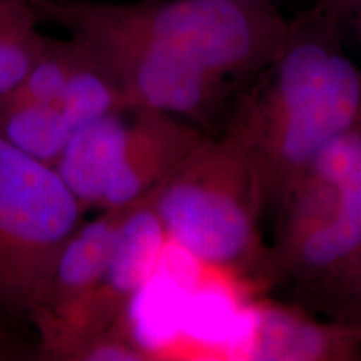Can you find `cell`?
<instances>
[{
  "label": "cell",
  "mask_w": 361,
  "mask_h": 361,
  "mask_svg": "<svg viewBox=\"0 0 361 361\" xmlns=\"http://www.w3.org/2000/svg\"><path fill=\"white\" fill-rule=\"evenodd\" d=\"M30 2L40 13H67L151 40L243 89L276 59L288 34V20L269 0Z\"/></svg>",
  "instance_id": "cell-3"
},
{
  "label": "cell",
  "mask_w": 361,
  "mask_h": 361,
  "mask_svg": "<svg viewBox=\"0 0 361 361\" xmlns=\"http://www.w3.org/2000/svg\"><path fill=\"white\" fill-rule=\"evenodd\" d=\"M271 229L266 288L308 308L361 250V117L303 171Z\"/></svg>",
  "instance_id": "cell-4"
},
{
  "label": "cell",
  "mask_w": 361,
  "mask_h": 361,
  "mask_svg": "<svg viewBox=\"0 0 361 361\" xmlns=\"http://www.w3.org/2000/svg\"><path fill=\"white\" fill-rule=\"evenodd\" d=\"M74 129L57 104L29 102L0 107V135L27 156L56 166Z\"/></svg>",
  "instance_id": "cell-10"
},
{
  "label": "cell",
  "mask_w": 361,
  "mask_h": 361,
  "mask_svg": "<svg viewBox=\"0 0 361 361\" xmlns=\"http://www.w3.org/2000/svg\"><path fill=\"white\" fill-rule=\"evenodd\" d=\"M250 326L236 360H361V326L316 319L305 306L259 298L247 305Z\"/></svg>",
  "instance_id": "cell-7"
},
{
  "label": "cell",
  "mask_w": 361,
  "mask_h": 361,
  "mask_svg": "<svg viewBox=\"0 0 361 361\" xmlns=\"http://www.w3.org/2000/svg\"><path fill=\"white\" fill-rule=\"evenodd\" d=\"M82 207L54 166L0 135V310L34 318Z\"/></svg>",
  "instance_id": "cell-5"
},
{
  "label": "cell",
  "mask_w": 361,
  "mask_h": 361,
  "mask_svg": "<svg viewBox=\"0 0 361 361\" xmlns=\"http://www.w3.org/2000/svg\"><path fill=\"white\" fill-rule=\"evenodd\" d=\"M129 128V106L109 112L72 134L54 168L82 206L101 207L107 180L119 164Z\"/></svg>",
  "instance_id": "cell-9"
},
{
  "label": "cell",
  "mask_w": 361,
  "mask_h": 361,
  "mask_svg": "<svg viewBox=\"0 0 361 361\" xmlns=\"http://www.w3.org/2000/svg\"><path fill=\"white\" fill-rule=\"evenodd\" d=\"M360 2L361 0H316L314 6L331 13L333 17H336V19H340L345 24L348 17H353L355 8L358 7Z\"/></svg>",
  "instance_id": "cell-13"
},
{
  "label": "cell",
  "mask_w": 361,
  "mask_h": 361,
  "mask_svg": "<svg viewBox=\"0 0 361 361\" xmlns=\"http://www.w3.org/2000/svg\"><path fill=\"white\" fill-rule=\"evenodd\" d=\"M353 17L356 19V29H358V37H360V42H361V2L358 4V7L355 8Z\"/></svg>",
  "instance_id": "cell-15"
},
{
  "label": "cell",
  "mask_w": 361,
  "mask_h": 361,
  "mask_svg": "<svg viewBox=\"0 0 361 361\" xmlns=\"http://www.w3.org/2000/svg\"><path fill=\"white\" fill-rule=\"evenodd\" d=\"M17 353H19L17 343L13 341V336L11 335V331H8L6 323L2 322V316H0V360L13 358V355Z\"/></svg>",
  "instance_id": "cell-14"
},
{
  "label": "cell",
  "mask_w": 361,
  "mask_h": 361,
  "mask_svg": "<svg viewBox=\"0 0 361 361\" xmlns=\"http://www.w3.org/2000/svg\"><path fill=\"white\" fill-rule=\"evenodd\" d=\"M341 27L318 6L288 22L281 51L226 124L250 152L271 228L303 171L361 117V69L343 51Z\"/></svg>",
  "instance_id": "cell-1"
},
{
  "label": "cell",
  "mask_w": 361,
  "mask_h": 361,
  "mask_svg": "<svg viewBox=\"0 0 361 361\" xmlns=\"http://www.w3.org/2000/svg\"><path fill=\"white\" fill-rule=\"evenodd\" d=\"M75 49H78V59L72 67L61 101L57 104L74 133L82 126L94 123L109 112L126 106L119 89L109 75L92 59L85 56L78 44Z\"/></svg>",
  "instance_id": "cell-11"
},
{
  "label": "cell",
  "mask_w": 361,
  "mask_h": 361,
  "mask_svg": "<svg viewBox=\"0 0 361 361\" xmlns=\"http://www.w3.org/2000/svg\"><path fill=\"white\" fill-rule=\"evenodd\" d=\"M171 241L206 268L268 284L259 179L245 144L224 128L209 134L156 192Z\"/></svg>",
  "instance_id": "cell-2"
},
{
  "label": "cell",
  "mask_w": 361,
  "mask_h": 361,
  "mask_svg": "<svg viewBox=\"0 0 361 361\" xmlns=\"http://www.w3.org/2000/svg\"><path fill=\"white\" fill-rule=\"evenodd\" d=\"M44 16L69 30L85 56L116 84L126 106L184 117L216 134L229 123L245 90L151 40L67 13Z\"/></svg>",
  "instance_id": "cell-6"
},
{
  "label": "cell",
  "mask_w": 361,
  "mask_h": 361,
  "mask_svg": "<svg viewBox=\"0 0 361 361\" xmlns=\"http://www.w3.org/2000/svg\"><path fill=\"white\" fill-rule=\"evenodd\" d=\"M310 308L335 322L361 326V250L351 263L314 298Z\"/></svg>",
  "instance_id": "cell-12"
},
{
  "label": "cell",
  "mask_w": 361,
  "mask_h": 361,
  "mask_svg": "<svg viewBox=\"0 0 361 361\" xmlns=\"http://www.w3.org/2000/svg\"><path fill=\"white\" fill-rule=\"evenodd\" d=\"M129 206L109 207L101 218L80 224L72 234L61 252L42 305L34 314L40 331L61 319L96 286L109 259L117 224Z\"/></svg>",
  "instance_id": "cell-8"
}]
</instances>
